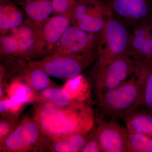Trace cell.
<instances>
[{
  "mask_svg": "<svg viewBox=\"0 0 152 152\" xmlns=\"http://www.w3.org/2000/svg\"><path fill=\"white\" fill-rule=\"evenodd\" d=\"M125 23L112 12L100 34L96 66H104L121 57H129L131 33Z\"/></svg>",
  "mask_w": 152,
  "mask_h": 152,
  "instance_id": "obj_3",
  "label": "cell"
},
{
  "mask_svg": "<svg viewBox=\"0 0 152 152\" xmlns=\"http://www.w3.org/2000/svg\"><path fill=\"white\" fill-rule=\"evenodd\" d=\"M135 61L133 75L140 88L141 107L152 112V58Z\"/></svg>",
  "mask_w": 152,
  "mask_h": 152,
  "instance_id": "obj_14",
  "label": "cell"
},
{
  "mask_svg": "<svg viewBox=\"0 0 152 152\" xmlns=\"http://www.w3.org/2000/svg\"><path fill=\"white\" fill-rule=\"evenodd\" d=\"M110 4L114 15L131 25L146 18L151 12L148 0H111Z\"/></svg>",
  "mask_w": 152,
  "mask_h": 152,
  "instance_id": "obj_11",
  "label": "cell"
},
{
  "mask_svg": "<svg viewBox=\"0 0 152 152\" xmlns=\"http://www.w3.org/2000/svg\"><path fill=\"white\" fill-rule=\"evenodd\" d=\"M44 136L34 117H25L0 145V152H36Z\"/></svg>",
  "mask_w": 152,
  "mask_h": 152,
  "instance_id": "obj_6",
  "label": "cell"
},
{
  "mask_svg": "<svg viewBox=\"0 0 152 152\" xmlns=\"http://www.w3.org/2000/svg\"><path fill=\"white\" fill-rule=\"evenodd\" d=\"M101 115L115 121L141 105V94L138 82L132 76L117 88L96 94Z\"/></svg>",
  "mask_w": 152,
  "mask_h": 152,
  "instance_id": "obj_2",
  "label": "cell"
},
{
  "mask_svg": "<svg viewBox=\"0 0 152 152\" xmlns=\"http://www.w3.org/2000/svg\"><path fill=\"white\" fill-rule=\"evenodd\" d=\"M28 62L20 57H1L0 86H8V80L20 74Z\"/></svg>",
  "mask_w": 152,
  "mask_h": 152,
  "instance_id": "obj_20",
  "label": "cell"
},
{
  "mask_svg": "<svg viewBox=\"0 0 152 152\" xmlns=\"http://www.w3.org/2000/svg\"><path fill=\"white\" fill-rule=\"evenodd\" d=\"M41 26L26 18L20 26L11 31L10 34L18 42L23 56L28 61H31L32 52L40 34Z\"/></svg>",
  "mask_w": 152,
  "mask_h": 152,
  "instance_id": "obj_15",
  "label": "cell"
},
{
  "mask_svg": "<svg viewBox=\"0 0 152 152\" xmlns=\"http://www.w3.org/2000/svg\"><path fill=\"white\" fill-rule=\"evenodd\" d=\"M89 133H76L57 138L45 135L36 152H80L88 140Z\"/></svg>",
  "mask_w": 152,
  "mask_h": 152,
  "instance_id": "obj_12",
  "label": "cell"
},
{
  "mask_svg": "<svg viewBox=\"0 0 152 152\" xmlns=\"http://www.w3.org/2000/svg\"><path fill=\"white\" fill-rule=\"evenodd\" d=\"M50 77L37 61H31L28 62L25 69L20 74L12 79L18 80L29 88L34 93H37L50 87H59Z\"/></svg>",
  "mask_w": 152,
  "mask_h": 152,
  "instance_id": "obj_13",
  "label": "cell"
},
{
  "mask_svg": "<svg viewBox=\"0 0 152 152\" xmlns=\"http://www.w3.org/2000/svg\"><path fill=\"white\" fill-rule=\"evenodd\" d=\"M22 1H23V0H15L14 3L16 4L17 5V4H19ZM9 1H12V0H0V3L6 2Z\"/></svg>",
  "mask_w": 152,
  "mask_h": 152,
  "instance_id": "obj_28",
  "label": "cell"
},
{
  "mask_svg": "<svg viewBox=\"0 0 152 152\" xmlns=\"http://www.w3.org/2000/svg\"><path fill=\"white\" fill-rule=\"evenodd\" d=\"M152 58V32L145 41L135 61H140Z\"/></svg>",
  "mask_w": 152,
  "mask_h": 152,
  "instance_id": "obj_27",
  "label": "cell"
},
{
  "mask_svg": "<svg viewBox=\"0 0 152 152\" xmlns=\"http://www.w3.org/2000/svg\"><path fill=\"white\" fill-rule=\"evenodd\" d=\"M122 120L128 131L152 138V112L140 106L126 115Z\"/></svg>",
  "mask_w": 152,
  "mask_h": 152,
  "instance_id": "obj_16",
  "label": "cell"
},
{
  "mask_svg": "<svg viewBox=\"0 0 152 152\" xmlns=\"http://www.w3.org/2000/svg\"><path fill=\"white\" fill-rule=\"evenodd\" d=\"M135 65L134 60L125 56L104 66L95 67L93 77L96 94L122 84L133 75Z\"/></svg>",
  "mask_w": 152,
  "mask_h": 152,
  "instance_id": "obj_7",
  "label": "cell"
},
{
  "mask_svg": "<svg viewBox=\"0 0 152 152\" xmlns=\"http://www.w3.org/2000/svg\"><path fill=\"white\" fill-rule=\"evenodd\" d=\"M0 56L1 57H20L25 59L18 42L11 34L1 36Z\"/></svg>",
  "mask_w": 152,
  "mask_h": 152,
  "instance_id": "obj_23",
  "label": "cell"
},
{
  "mask_svg": "<svg viewBox=\"0 0 152 152\" xmlns=\"http://www.w3.org/2000/svg\"><path fill=\"white\" fill-rule=\"evenodd\" d=\"M104 1H105L107 2L110 3L108 0H103Z\"/></svg>",
  "mask_w": 152,
  "mask_h": 152,
  "instance_id": "obj_29",
  "label": "cell"
},
{
  "mask_svg": "<svg viewBox=\"0 0 152 152\" xmlns=\"http://www.w3.org/2000/svg\"><path fill=\"white\" fill-rule=\"evenodd\" d=\"M35 103L34 117L45 135L50 137L89 132L94 125L93 110L86 103L75 102L64 108L46 102Z\"/></svg>",
  "mask_w": 152,
  "mask_h": 152,
  "instance_id": "obj_1",
  "label": "cell"
},
{
  "mask_svg": "<svg viewBox=\"0 0 152 152\" xmlns=\"http://www.w3.org/2000/svg\"><path fill=\"white\" fill-rule=\"evenodd\" d=\"M72 25L70 18L54 15L47 19L41 26L37 42L33 49L31 60L40 59L53 54L62 36Z\"/></svg>",
  "mask_w": 152,
  "mask_h": 152,
  "instance_id": "obj_8",
  "label": "cell"
},
{
  "mask_svg": "<svg viewBox=\"0 0 152 152\" xmlns=\"http://www.w3.org/2000/svg\"><path fill=\"white\" fill-rule=\"evenodd\" d=\"M19 5L27 19L39 26L53 14V0H23Z\"/></svg>",
  "mask_w": 152,
  "mask_h": 152,
  "instance_id": "obj_17",
  "label": "cell"
},
{
  "mask_svg": "<svg viewBox=\"0 0 152 152\" xmlns=\"http://www.w3.org/2000/svg\"><path fill=\"white\" fill-rule=\"evenodd\" d=\"M79 0H53V14L70 18L71 14Z\"/></svg>",
  "mask_w": 152,
  "mask_h": 152,
  "instance_id": "obj_24",
  "label": "cell"
},
{
  "mask_svg": "<svg viewBox=\"0 0 152 152\" xmlns=\"http://www.w3.org/2000/svg\"><path fill=\"white\" fill-rule=\"evenodd\" d=\"M99 33L88 32L74 25L68 28L53 54H77L97 50Z\"/></svg>",
  "mask_w": 152,
  "mask_h": 152,
  "instance_id": "obj_9",
  "label": "cell"
},
{
  "mask_svg": "<svg viewBox=\"0 0 152 152\" xmlns=\"http://www.w3.org/2000/svg\"><path fill=\"white\" fill-rule=\"evenodd\" d=\"M152 32V25L143 24L136 26L131 33L129 56L135 60L145 41Z\"/></svg>",
  "mask_w": 152,
  "mask_h": 152,
  "instance_id": "obj_21",
  "label": "cell"
},
{
  "mask_svg": "<svg viewBox=\"0 0 152 152\" xmlns=\"http://www.w3.org/2000/svg\"><path fill=\"white\" fill-rule=\"evenodd\" d=\"M112 11L103 0H79L70 16L72 25L91 33H100Z\"/></svg>",
  "mask_w": 152,
  "mask_h": 152,
  "instance_id": "obj_5",
  "label": "cell"
},
{
  "mask_svg": "<svg viewBox=\"0 0 152 152\" xmlns=\"http://www.w3.org/2000/svg\"><path fill=\"white\" fill-rule=\"evenodd\" d=\"M23 13L13 2L0 3V34H8L23 23Z\"/></svg>",
  "mask_w": 152,
  "mask_h": 152,
  "instance_id": "obj_18",
  "label": "cell"
},
{
  "mask_svg": "<svg viewBox=\"0 0 152 152\" xmlns=\"http://www.w3.org/2000/svg\"><path fill=\"white\" fill-rule=\"evenodd\" d=\"M19 120L15 121L1 119L0 121V145L3 143L5 140L15 129L20 123Z\"/></svg>",
  "mask_w": 152,
  "mask_h": 152,
  "instance_id": "obj_26",
  "label": "cell"
},
{
  "mask_svg": "<svg viewBox=\"0 0 152 152\" xmlns=\"http://www.w3.org/2000/svg\"><path fill=\"white\" fill-rule=\"evenodd\" d=\"M127 152H152V138L128 131Z\"/></svg>",
  "mask_w": 152,
  "mask_h": 152,
  "instance_id": "obj_22",
  "label": "cell"
},
{
  "mask_svg": "<svg viewBox=\"0 0 152 152\" xmlns=\"http://www.w3.org/2000/svg\"><path fill=\"white\" fill-rule=\"evenodd\" d=\"M97 58L96 50L81 53L53 54L37 61L49 76L68 80L80 75Z\"/></svg>",
  "mask_w": 152,
  "mask_h": 152,
  "instance_id": "obj_4",
  "label": "cell"
},
{
  "mask_svg": "<svg viewBox=\"0 0 152 152\" xmlns=\"http://www.w3.org/2000/svg\"><path fill=\"white\" fill-rule=\"evenodd\" d=\"M34 93L33 102H48L58 107H69L76 102L73 100L66 90L59 87H50L41 91Z\"/></svg>",
  "mask_w": 152,
  "mask_h": 152,
  "instance_id": "obj_19",
  "label": "cell"
},
{
  "mask_svg": "<svg viewBox=\"0 0 152 152\" xmlns=\"http://www.w3.org/2000/svg\"><path fill=\"white\" fill-rule=\"evenodd\" d=\"M97 136L103 152H127L128 131L113 121L97 119Z\"/></svg>",
  "mask_w": 152,
  "mask_h": 152,
  "instance_id": "obj_10",
  "label": "cell"
},
{
  "mask_svg": "<svg viewBox=\"0 0 152 152\" xmlns=\"http://www.w3.org/2000/svg\"><path fill=\"white\" fill-rule=\"evenodd\" d=\"M80 152H103L98 140L97 125L90 131L88 140Z\"/></svg>",
  "mask_w": 152,
  "mask_h": 152,
  "instance_id": "obj_25",
  "label": "cell"
}]
</instances>
